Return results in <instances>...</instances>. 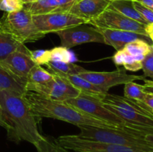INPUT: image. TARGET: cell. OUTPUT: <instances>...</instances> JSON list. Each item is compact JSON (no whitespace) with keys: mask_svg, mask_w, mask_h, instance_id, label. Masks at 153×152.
I'll return each mask as SVG.
<instances>
[{"mask_svg":"<svg viewBox=\"0 0 153 152\" xmlns=\"http://www.w3.org/2000/svg\"><path fill=\"white\" fill-rule=\"evenodd\" d=\"M38 121L23 95L0 90V126L7 131L8 139L36 145L43 137L37 128Z\"/></svg>","mask_w":153,"mask_h":152,"instance_id":"1","label":"cell"},{"mask_svg":"<svg viewBox=\"0 0 153 152\" xmlns=\"http://www.w3.org/2000/svg\"><path fill=\"white\" fill-rule=\"evenodd\" d=\"M23 97L32 113L39 119L51 118L69 122L76 126L89 125L100 128H120L113 124L97 119L67 104L66 101L52 99L31 91H27Z\"/></svg>","mask_w":153,"mask_h":152,"instance_id":"2","label":"cell"},{"mask_svg":"<svg viewBox=\"0 0 153 152\" xmlns=\"http://www.w3.org/2000/svg\"><path fill=\"white\" fill-rule=\"evenodd\" d=\"M79 137L86 139L102 142L139 149L145 152H153V147L144 137L116 128H100L89 125H78Z\"/></svg>","mask_w":153,"mask_h":152,"instance_id":"3","label":"cell"},{"mask_svg":"<svg viewBox=\"0 0 153 152\" xmlns=\"http://www.w3.org/2000/svg\"><path fill=\"white\" fill-rule=\"evenodd\" d=\"M0 32L10 34L23 44L37 41L46 36L37 29L32 15L25 8L4 13L0 19Z\"/></svg>","mask_w":153,"mask_h":152,"instance_id":"4","label":"cell"},{"mask_svg":"<svg viewBox=\"0 0 153 152\" xmlns=\"http://www.w3.org/2000/svg\"><path fill=\"white\" fill-rule=\"evenodd\" d=\"M56 140L64 152H145L139 149L82 138L78 135H64Z\"/></svg>","mask_w":153,"mask_h":152,"instance_id":"5","label":"cell"},{"mask_svg":"<svg viewBox=\"0 0 153 152\" xmlns=\"http://www.w3.org/2000/svg\"><path fill=\"white\" fill-rule=\"evenodd\" d=\"M88 24L98 28L131 31L148 37L146 31L147 25L126 17L119 12L108 7L98 17L90 21Z\"/></svg>","mask_w":153,"mask_h":152,"instance_id":"6","label":"cell"},{"mask_svg":"<svg viewBox=\"0 0 153 152\" xmlns=\"http://www.w3.org/2000/svg\"><path fill=\"white\" fill-rule=\"evenodd\" d=\"M26 89L43 96L62 101L76 98L81 94L80 91L67 79L55 75L52 80L45 84H26Z\"/></svg>","mask_w":153,"mask_h":152,"instance_id":"7","label":"cell"},{"mask_svg":"<svg viewBox=\"0 0 153 152\" xmlns=\"http://www.w3.org/2000/svg\"><path fill=\"white\" fill-rule=\"evenodd\" d=\"M55 34L61 40V46L67 49H70L83 43H104V38L100 31L93 25L90 26L88 23L75 25L57 31Z\"/></svg>","mask_w":153,"mask_h":152,"instance_id":"8","label":"cell"},{"mask_svg":"<svg viewBox=\"0 0 153 152\" xmlns=\"http://www.w3.org/2000/svg\"><path fill=\"white\" fill-rule=\"evenodd\" d=\"M33 22L40 32L44 34L56 33L57 31L80 25L88 23L85 19H81L69 12H57L47 14L32 16Z\"/></svg>","mask_w":153,"mask_h":152,"instance_id":"9","label":"cell"},{"mask_svg":"<svg viewBox=\"0 0 153 152\" xmlns=\"http://www.w3.org/2000/svg\"><path fill=\"white\" fill-rule=\"evenodd\" d=\"M78 75L106 91L117 85L126 84L128 82L137 80H144L146 79L143 75L127 74L124 69H117L114 72H92L85 70Z\"/></svg>","mask_w":153,"mask_h":152,"instance_id":"10","label":"cell"},{"mask_svg":"<svg viewBox=\"0 0 153 152\" xmlns=\"http://www.w3.org/2000/svg\"><path fill=\"white\" fill-rule=\"evenodd\" d=\"M97 28L103 36L105 44L112 46L117 51L122 50L128 43L134 41V40H141L146 41L149 44H150L151 41H152L147 36L137 34L135 32L123 31V30Z\"/></svg>","mask_w":153,"mask_h":152,"instance_id":"11","label":"cell"},{"mask_svg":"<svg viewBox=\"0 0 153 152\" xmlns=\"http://www.w3.org/2000/svg\"><path fill=\"white\" fill-rule=\"evenodd\" d=\"M110 3L111 0H79L73 3L68 12L88 23L104 12Z\"/></svg>","mask_w":153,"mask_h":152,"instance_id":"12","label":"cell"},{"mask_svg":"<svg viewBox=\"0 0 153 152\" xmlns=\"http://www.w3.org/2000/svg\"><path fill=\"white\" fill-rule=\"evenodd\" d=\"M30 52L31 50L28 52L16 51L0 63L16 76L27 80L29 72L37 65L31 59Z\"/></svg>","mask_w":153,"mask_h":152,"instance_id":"13","label":"cell"},{"mask_svg":"<svg viewBox=\"0 0 153 152\" xmlns=\"http://www.w3.org/2000/svg\"><path fill=\"white\" fill-rule=\"evenodd\" d=\"M97 97L103 104H109L124 110L136 112L153 117V110L143 101L108 93Z\"/></svg>","mask_w":153,"mask_h":152,"instance_id":"14","label":"cell"},{"mask_svg":"<svg viewBox=\"0 0 153 152\" xmlns=\"http://www.w3.org/2000/svg\"><path fill=\"white\" fill-rule=\"evenodd\" d=\"M73 3L68 0H36L31 3L24 4L26 9L32 16L57 13L68 12Z\"/></svg>","mask_w":153,"mask_h":152,"instance_id":"15","label":"cell"},{"mask_svg":"<svg viewBox=\"0 0 153 152\" xmlns=\"http://www.w3.org/2000/svg\"><path fill=\"white\" fill-rule=\"evenodd\" d=\"M26 83V80L16 76L0 63V90L23 95L27 92Z\"/></svg>","mask_w":153,"mask_h":152,"instance_id":"16","label":"cell"},{"mask_svg":"<svg viewBox=\"0 0 153 152\" xmlns=\"http://www.w3.org/2000/svg\"><path fill=\"white\" fill-rule=\"evenodd\" d=\"M104 105L113 112L114 114L120 117L123 120L126 121L130 124L139 126L150 127L153 128V117L152 116H146V115L141 114V113H136V112L129 111V110H124L120 107H114V106L109 105V104H104Z\"/></svg>","mask_w":153,"mask_h":152,"instance_id":"17","label":"cell"},{"mask_svg":"<svg viewBox=\"0 0 153 152\" xmlns=\"http://www.w3.org/2000/svg\"><path fill=\"white\" fill-rule=\"evenodd\" d=\"M60 75L67 79L73 86L77 89H79L81 93L85 95H95V96H101L108 93V91L95 86L88 80H85L83 77H80L78 75Z\"/></svg>","mask_w":153,"mask_h":152,"instance_id":"18","label":"cell"},{"mask_svg":"<svg viewBox=\"0 0 153 152\" xmlns=\"http://www.w3.org/2000/svg\"><path fill=\"white\" fill-rule=\"evenodd\" d=\"M108 8L113 9L126 17L137 21L143 25H149L139 13V12L136 10L133 4V1L131 0H112L111 1Z\"/></svg>","mask_w":153,"mask_h":152,"instance_id":"19","label":"cell"},{"mask_svg":"<svg viewBox=\"0 0 153 152\" xmlns=\"http://www.w3.org/2000/svg\"><path fill=\"white\" fill-rule=\"evenodd\" d=\"M16 51L28 52L30 50L10 34L0 32V62Z\"/></svg>","mask_w":153,"mask_h":152,"instance_id":"20","label":"cell"},{"mask_svg":"<svg viewBox=\"0 0 153 152\" xmlns=\"http://www.w3.org/2000/svg\"><path fill=\"white\" fill-rule=\"evenodd\" d=\"M46 66L49 69L48 71L53 75H79L86 70L83 67L72 62L50 61Z\"/></svg>","mask_w":153,"mask_h":152,"instance_id":"21","label":"cell"},{"mask_svg":"<svg viewBox=\"0 0 153 152\" xmlns=\"http://www.w3.org/2000/svg\"><path fill=\"white\" fill-rule=\"evenodd\" d=\"M54 78V75L49 71L36 65L31 69L27 76L26 84H45Z\"/></svg>","mask_w":153,"mask_h":152,"instance_id":"22","label":"cell"},{"mask_svg":"<svg viewBox=\"0 0 153 152\" xmlns=\"http://www.w3.org/2000/svg\"><path fill=\"white\" fill-rule=\"evenodd\" d=\"M151 48H152V45L149 44L146 41L137 40L128 43L123 49V50L128 55L136 57L137 59L142 61L144 57L149 53Z\"/></svg>","mask_w":153,"mask_h":152,"instance_id":"23","label":"cell"},{"mask_svg":"<svg viewBox=\"0 0 153 152\" xmlns=\"http://www.w3.org/2000/svg\"><path fill=\"white\" fill-rule=\"evenodd\" d=\"M146 94L143 91V85L134 83V81L128 82L125 84L124 87V96L131 99L143 101Z\"/></svg>","mask_w":153,"mask_h":152,"instance_id":"24","label":"cell"},{"mask_svg":"<svg viewBox=\"0 0 153 152\" xmlns=\"http://www.w3.org/2000/svg\"><path fill=\"white\" fill-rule=\"evenodd\" d=\"M34 146L37 152H64L58 146L56 140L46 136H43L41 139Z\"/></svg>","mask_w":153,"mask_h":152,"instance_id":"25","label":"cell"},{"mask_svg":"<svg viewBox=\"0 0 153 152\" xmlns=\"http://www.w3.org/2000/svg\"><path fill=\"white\" fill-rule=\"evenodd\" d=\"M50 61H60V62H71L72 55L67 48L59 46L49 50Z\"/></svg>","mask_w":153,"mask_h":152,"instance_id":"26","label":"cell"},{"mask_svg":"<svg viewBox=\"0 0 153 152\" xmlns=\"http://www.w3.org/2000/svg\"><path fill=\"white\" fill-rule=\"evenodd\" d=\"M22 0H0V10L5 13L19 11L24 8Z\"/></svg>","mask_w":153,"mask_h":152,"instance_id":"27","label":"cell"},{"mask_svg":"<svg viewBox=\"0 0 153 152\" xmlns=\"http://www.w3.org/2000/svg\"><path fill=\"white\" fill-rule=\"evenodd\" d=\"M124 54L123 65L125 69L131 72H137L138 70L142 69V61L137 59L136 57L131 56L126 52Z\"/></svg>","mask_w":153,"mask_h":152,"instance_id":"28","label":"cell"},{"mask_svg":"<svg viewBox=\"0 0 153 152\" xmlns=\"http://www.w3.org/2000/svg\"><path fill=\"white\" fill-rule=\"evenodd\" d=\"M30 56L37 65H46L47 63L50 62L49 50H34L30 52Z\"/></svg>","mask_w":153,"mask_h":152,"instance_id":"29","label":"cell"},{"mask_svg":"<svg viewBox=\"0 0 153 152\" xmlns=\"http://www.w3.org/2000/svg\"><path fill=\"white\" fill-rule=\"evenodd\" d=\"M142 69L145 77H150L153 80V47L152 46L149 53L142 61Z\"/></svg>","mask_w":153,"mask_h":152,"instance_id":"30","label":"cell"},{"mask_svg":"<svg viewBox=\"0 0 153 152\" xmlns=\"http://www.w3.org/2000/svg\"><path fill=\"white\" fill-rule=\"evenodd\" d=\"M133 4L136 10L139 12V13L141 15L142 17L146 21L149 25L153 24V10L140 4L138 1H133Z\"/></svg>","mask_w":153,"mask_h":152,"instance_id":"31","label":"cell"},{"mask_svg":"<svg viewBox=\"0 0 153 152\" xmlns=\"http://www.w3.org/2000/svg\"><path fill=\"white\" fill-rule=\"evenodd\" d=\"M143 81L145 82L143 85V91L146 94L153 95V80L145 79Z\"/></svg>","mask_w":153,"mask_h":152,"instance_id":"32","label":"cell"},{"mask_svg":"<svg viewBox=\"0 0 153 152\" xmlns=\"http://www.w3.org/2000/svg\"><path fill=\"white\" fill-rule=\"evenodd\" d=\"M143 102H144L146 105L149 106V107L153 110V95H151V94H146V96H145L144 100H143Z\"/></svg>","mask_w":153,"mask_h":152,"instance_id":"33","label":"cell"},{"mask_svg":"<svg viewBox=\"0 0 153 152\" xmlns=\"http://www.w3.org/2000/svg\"><path fill=\"white\" fill-rule=\"evenodd\" d=\"M136 1H138L140 4L153 10V0H136Z\"/></svg>","mask_w":153,"mask_h":152,"instance_id":"34","label":"cell"},{"mask_svg":"<svg viewBox=\"0 0 153 152\" xmlns=\"http://www.w3.org/2000/svg\"><path fill=\"white\" fill-rule=\"evenodd\" d=\"M146 33H147L148 37L150 38L153 43V25H148L146 28Z\"/></svg>","mask_w":153,"mask_h":152,"instance_id":"35","label":"cell"},{"mask_svg":"<svg viewBox=\"0 0 153 152\" xmlns=\"http://www.w3.org/2000/svg\"><path fill=\"white\" fill-rule=\"evenodd\" d=\"M144 139L152 147H153V134H147L145 136Z\"/></svg>","mask_w":153,"mask_h":152,"instance_id":"36","label":"cell"},{"mask_svg":"<svg viewBox=\"0 0 153 152\" xmlns=\"http://www.w3.org/2000/svg\"><path fill=\"white\" fill-rule=\"evenodd\" d=\"M22 1H23V2L25 3V4H27V3L34 2V1H35L36 0H22Z\"/></svg>","mask_w":153,"mask_h":152,"instance_id":"37","label":"cell"},{"mask_svg":"<svg viewBox=\"0 0 153 152\" xmlns=\"http://www.w3.org/2000/svg\"><path fill=\"white\" fill-rule=\"evenodd\" d=\"M68 1H72V2H76V1H79V0H68Z\"/></svg>","mask_w":153,"mask_h":152,"instance_id":"38","label":"cell"},{"mask_svg":"<svg viewBox=\"0 0 153 152\" xmlns=\"http://www.w3.org/2000/svg\"><path fill=\"white\" fill-rule=\"evenodd\" d=\"M152 47H153V43H152Z\"/></svg>","mask_w":153,"mask_h":152,"instance_id":"39","label":"cell"},{"mask_svg":"<svg viewBox=\"0 0 153 152\" xmlns=\"http://www.w3.org/2000/svg\"><path fill=\"white\" fill-rule=\"evenodd\" d=\"M152 25H153V24H152Z\"/></svg>","mask_w":153,"mask_h":152,"instance_id":"40","label":"cell"},{"mask_svg":"<svg viewBox=\"0 0 153 152\" xmlns=\"http://www.w3.org/2000/svg\"><path fill=\"white\" fill-rule=\"evenodd\" d=\"M111 1H112V0H111Z\"/></svg>","mask_w":153,"mask_h":152,"instance_id":"41","label":"cell"}]
</instances>
